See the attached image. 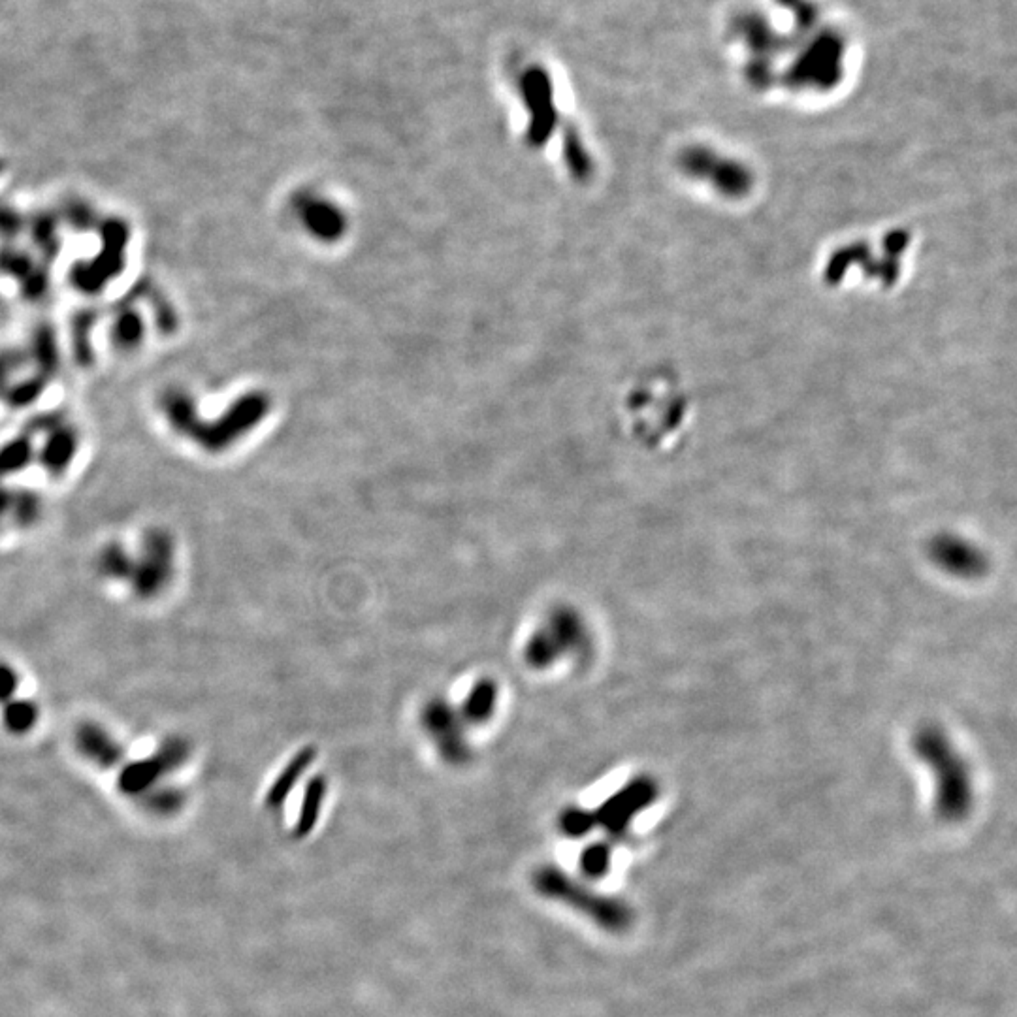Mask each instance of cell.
Masks as SVG:
<instances>
[{
  "instance_id": "6da1fadb",
  "label": "cell",
  "mask_w": 1017,
  "mask_h": 1017,
  "mask_svg": "<svg viewBox=\"0 0 1017 1017\" xmlns=\"http://www.w3.org/2000/svg\"><path fill=\"white\" fill-rule=\"evenodd\" d=\"M918 754L937 778V810L944 820H961L972 805L969 767L937 729H925L916 741Z\"/></svg>"
},
{
  "instance_id": "7a4b0ae2",
  "label": "cell",
  "mask_w": 1017,
  "mask_h": 1017,
  "mask_svg": "<svg viewBox=\"0 0 1017 1017\" xmlns=\"http://www.w3.org/2000/svg\"><path fill=\"white\" fill-rule=\"evenodd\" d=\"M537 888L545 895L560 899L564 903L579 908L586 916L599 923L603 929L611 933H622L631 925L633 914L628 904L609 897L594 895L588 889L577 886L562 872L556 869H545L537 874Z\"/></svg>"
},
{
  "instance_id": "3957f363",
  "label": "cell",
  "mask_w": 1017,
  "mask_h": 1017,
  "mask_svg": "<svg viewBox=\"0 0 1017 1017\" xmlns=\"http://www.w3.org/2000/svg\"><path fill=\"white\" fill-rule=\"evenodd\" d=\"M588 643L579 614L558 609L550 614L543 630L533 633L526 646V660L535 669H545L564 654H579Z\"/></svg>"
},
{
  "instance_id": "277c9868",
  "label": "cell",
  "mask_w": 1017,
  "mask_h": 1017,
  "mask_svg": "<svg viewBox=\"0 0 1017 1017\" xmlns=\"http://www.w3.org/2000/svg\"><path fill=\"white\" fill-rule=\"evenodd\" d=\"M174 539L172 535L153 528L142 537L140 556L134 558V573L130 577L134 592L142 599L157 598L172 581L174 575Z\"/></svg>"
},
{
  "instance_id": "5b68a950",
  "label": "cell",
  "mask_w": 1017,
  "mask_h": 1017,
  "mask_svg": "<svg viewBox=\"0 0 1017 1017\" xmlns=\"http://www.w3.org/2000/svg\"><path fill=\"white\" fill-rule=\"evenodd\" d=\"M189 759V744L183 739H168L159 750L144 759L125 763L119 773V788L127 795H142L153 790L164 776L176 773Z\"/></svg>"
},
{
  "instance_id": "8992f818",
  "label": "cell",
  "mask_w": 1017,
  "mask_h": 1017,
  "mask_svg": "<svg viewBox=\"0 0 1017 1017\" xmlns=\"http://www.w3.org/2000/svg\"><path fill=\"white\" fill-rule=\"evenodd\" d=\"M652 790H648L645 784L631 786L628 790L614 795L609 799L603 808H599L596 814H592V824L603 825L611 835L620 837L628 829L631 818L648 805Z\"/></svg>"
},
{
  "instance_id": "52a82bcc",
  "label": "cell",
  "mask_w": 1017,
  "mask_h": 1017,
  "mask_svg": "<svg viewBox=\"0 0 1017 1017\" xmlns=\"http://www.w3.org/2000/svg\"><path fill=\"white\" fill-rule=\"evenodd\" d=\"M76 748L83 758L100 769H115L123 763L125 750L112 733L100 724L85 722L76 729Z\"/></svg>"
},
{
  "instance_id": "ba28073f",
  "label": "cell",
  "mask_w": 1017,
  "mask_h": 1017,
  "mask_svg": "<svg viewBox=\"0 0 1017 1017\" xmlns=\"http://www.w3.org/2000/svg\"><path fill=\"white\" fill-rule=\"evenodd\" d=\"M424 726L428 733H432L437 748L443 752L445 758L458 761L466 756V741L462 735L460 716L443 705V703H432L424 711Z\"/></svg>"
},
{
  "instance_id": "9c48e42d",
  "label": "cell",
  "mask_w": 1017,
  "mask_h": 1017,
  "mask_svg": "<svg viewBox=\"0 0 1017 1017\" xmlns=\"http://www.w3.org/2000/svg\"><path fill=\"white\" fill-rule=\"evenodd\" d=\"M933 558L955 575H974L984 567L982 554L978 550L953 537H940L935 541Z\"/></svg>"
},
{
  "instance_id": "30bf717a",
  "label": "cell",
  "mask_w": 1017,
  "mask_h": 1017,
  "mask_svg": "<svg viewBox=\"0 0 1017 1017\" xmlns=\"http://www.w3.org/2000/svg\"><path fill=\"white\" fill-rule=\"evenodd\" d=\"M68 430L70 428H57V432H51L44 449L40 452V462L51 475L65 473L78 451V439L74 432Z\"/></svg>"
},
{
  "instance_id": "8fae6325",
  "label": "cell",
  "mask_w": 1017,
  "mask_h": 1017,
  "mask_svg": "<svg viewBox=\"0 0 1017 1017\" xmlns=\"http://www.w3.org/2000/svg\"><path fill=\"white\" fill-rule=\"evenodd\" d=\"M496 705H498L496 682L488 678L479 680L466 697V703L462 707V718L473 724H485L492 718Z\"/></svg>"
},
{
  "instance_id": "7c38bea8",
  "label": "cell",
  "mask_w": 1017,
  "mask_h": 1017,
  "mask_svg": "<svg viewBox=\"0 0 1017 1017\" xmlns=\"http://www.w3.org/2000/svg\"><path fill=\"white\" fill-rule=\"evenodd\" d=\"M40 718V709L31 699H10L2 705V724L12 735L33 731Z\"/></svg>"
},
{
  "instance_id": "4fadbf2b",
  "label": "cell",
  "mask_w": 1017,
  "mask_h": 1017,
  "mask_svg": "<svg viewBox=\"0 0 1017 1017\" xmlns=\"http://www.w3.org/2000/svg\"><path fill=\"white\" fill-rule=\"evenodd\" d=\"M311 761H313V750H302L296 758L291 759V763L281 771V775L275 778V782L270 788L268 799H266L270 807L281 805L289 797L292 788L298 784L300 776L306 773Z\"/></svg>"
},
{
  "instance_id": "5bb4252c",
  "label": "cell",
  "mask_w": 1017,
  "mask_h": 1017,
  "mask_svg": "<svg viewBox=\"0 0 1017 1017\" xmlns=\"http://www.w3.org/2000/svg\"><path fill=\"white\" fill-rule=\"evenodd\" d=\"M100 571L115 579V581H129L134 573V556H130L129 550L119 543H110L100 554Z\"/></svg>"
},
{
  "instance_id": "9a60e30c",
  "label": "cell",
  "mask_w": 1017,
  "mask_h": 1017,
  "mask_svg": "<svg viewBox=\"0 0 1017 1017\" xmlns=\"http://www.w3.org/2000/svg\"><path fill=\"white\" fill-rule=\"evenodd\" d=\"M324 795H326V782L323 778H315L309 786H307L306 797H304V803H302V810H300V820H298V827H296V835H306L309 833L315 824H317V818H319V812H321V805H323Z\"/></svg>"
},
{
  "instance_id": "2e32d148",
  "label": "cell",
  "mask_w": 1017,
  "mask_h": 1017,
  "mask_svg": "<svg viewBox=\"0 0 1017 1017\" xmlns=\"http://www.w3.org/2000/svg\"><path fill=\"white\" fill-rule=\"evenodd\" d=\"M144 338V324L140 321L138 313L125 311L119 315L117 323L113 326V341L119 349L132 351L136 349Z\"/></svg>"
},
{
  "instance_id": "e0dca14e",
  "label": "cell",
  "mask_w": 1017,
  "mask_h": 1017,
  "mask_svg": "<svg viewBox=\"0 0 1017 1017\" xmlns=\"http://www.w3.org/2000/svg\"><path fill=\"white\" fill-rule=\"evenodd\" d=\"M33 462V447L27 439H17L12 443H6V447L0 449V477H10L12 473L29 468Z\"/></svg>"
},
{
  "instance_id": "ac0fdd59",
  "label": "cell",
  "mask_w": 1017,
  "mask_h": 1017,
  "mask_svg": "<svg viewBox=\"0 0 1017 1017\" xmlns=\"http://www.w3.org/2000/svg\"><path fill=\"white\" fill-rule=\"evenodd\" d=\"M611 857L613 852L607 844L598 842V844H592L584 850V854L581 857V869L588 878H601L609 872L611 867Z\"/></svg>"
},
{
  "instance_id": "d6986e66",
  "label": "cell",
  "mask_w": 1017,
  "mask_h": 1017,
  "mask_svg": "<svg viewBox=\"0 0 1017 1017\" xmlns=\"http://www.w3.org/2000/svg\"><path fill=\"white\" fill-rule=\"evenodd\" d=\"M19 690V675L10 663L0 662V703L14 699Z\"/></svg>"
}]
</instances>
